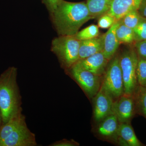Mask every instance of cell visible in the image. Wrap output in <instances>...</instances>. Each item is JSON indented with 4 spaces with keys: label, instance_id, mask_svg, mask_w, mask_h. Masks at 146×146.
<instances>
[{
    "label": "cell",
    "instance_id": "obj_4",
    "mask_svg": "<svg viewBox=\"0 0 146 146\" xmlns=\"http://www.w3.org/2000/svg\"><path fill=\"white\" fill-rule=\"evenodd\" d=\"M119 60L123 82L124 94L133 96L138 86L136 75L138 54L133 49L126 50L119 56Z\"/></svg>",
    "mask_w": 146,
    "mask_h": 146
},
{
    "label": "cell",
    "instance_id": "obj_22",
    "mask_svg": "<svg viewBox=\"0 0 146 146\" xmlns=\"http://www.w3.org/2000/svg\"><path fill=\"white\" fill-rule=\"evenodd\" d=\"M136 75L139 86H146V59L138 58Z\"/></svg>",
    "mask_w": 146,
    "mask_h": 146
},
{
    "label": "cell",
    "instance_id": "obj_10",
    "mask_svg": "<svg viewBox=\"0 0 146 146\" xmlns=\"http://www.w3.org/2000/svg\"><path fill=\"white\" fill-rule=\"evenodd\" d=\"M109 61L101 51L78 62L87 70L101 76L105 72Z\"/></svg>",
    "mask_w": 146,
    "mask_h": 146
},
{
    "label": "cell",
    "instance_id": "obj_13",
    "mask_svg": "<svg viewBox=\"0 0 146 146\" xmlns=\"http://www.w3.org/2000/svg\"><path fill=\"white\" fill-rule=\"evenodd\" d=\"M120 23V20L116 21L104 34L102 52L106 58L109 60L113 58L120 44L116 35V29Z\"/></svg>",
    "mask_w": 146,
    "mask_h": 146
},
{
    "label": "cell",
    "instance_id": "obj_19",
    "mask_svg": "<svg viewBox=\"0 0 146 146\" xmlns=\"http://www.w3.org/2000/svg\"><path fill=\"white\" fill-rule=\"evenodd\" d=\"M136 112L146 119V86H139L134 96Z\"/></svg>",
    "mask_w": 146,
    "mask_h": 146
},
{
    "label": "cell",
    "instance_id": "obj_12",
    "mask_svg": "<svg viewBox=\"0 0 146 146\" xmlns=\"http://www.w3.org/2000/svg\"><path fill=\"white\" fill-rule=\"evenodd\" d=\"M143 0H114L107 14L117 21L129 12L138 10Z\"/></svg>",
    "mask_w": 146,
    "mask_h": 146
},
{
    "label": "cell",
    "instance_id": "obj_25",
    "mask_svg": "<svg viewBox=\"0 0 146 146\" xmlns=\"http://www.w3.org/2000/svg\"><path fill=\"white\" fill-rule=\"evenodd\" d=\"M135 47L138 58L146 59V40L136 42Z\"/></svg>",
    "mask_w": 146,
    "mask_h": 146
},
{
    "label": "cell",
    "instance_id": "obj_16",
    "mask_svg": "<svg viewBox=\"0 0 146 146\" xmlns=\"http://www.w3.org/2000/svg\"><path fill=\"white\" fill-rule=\"evenodd\" d=\"M22 112H18L0 127V144L17 128L25 122V117Z\"/></svg>",
    "mask_w": 146,
    "mask_h": 146
},
{
    "label": "cell",
    "instance_id": "obj_23",
    "mask_svg": "<svg viewBox=\"0 0 146 146\" xmlns=\"http://www.w3.org/2000/svg\"><path fill=\"white\" fill-rule=\"evenodd\" d=\"M133 30L135 41L146 40V21L144 18Z\"/></svg>",
    "mask_w": 146,
    "mask_h": 146
},
{
    "label": "cell",
    "instance_id": "obj_3",
    "mask_svg": "<svg viewBox=\"0 0 146 146\" xmlns=\"http://www.w3.org/2000/svg\"><path fill=\"white\" fill-rule=\"evenodd\" d=\"M80 41L74 36H59L53 39L51 51L65 69H69L79 60Z\"/></svg>",
    "mask_w": 146,
    "mask_h": 146
},
{
    "label": "cell",
    "instance_id": "obj_30",
    "mask_svg": "<svg viewBox=\"0 0 146 146\" xmlns=\"http://www.w3.org/2000/svg\"><path fill=\"white\" fill-rule=\"evenodd\" d=\"M144 19H145V20H146V18H144Z\"/></svg>",
    "mask_w": 146,
    "mask_h": 146
},
{
    "label": "cell",
    "instance_id": "obj_17",
    "mask_svg": "<svg viewBox=\"0 0 146 146\" xmlns=\"http://www.w3.org/2000/svg\"><path fill=\"white\" fill-rule=\"evenodd\" d=\"M114 0H87L86 4L91 16L94 18L106 14Z\"/></svg>",
    "mask_w": 146,
    "mask_h": 146
},
{
    "label": "cell",
    "instance_id": "obj_6",
    "mask_svg": "<svg viewBox=\"0 0 146 146\" xmlns=\"http://www.w3.org/2000/svg\"><path fill=\"white\" fill-rule=\"evenodd\" d=\"M101 86L114 100L123 95V82L119 56L112 58L104 73Z\"/></svg>",
    "mask_w": 146,
    "mask_h": 146
},
{
    "label": "cell",
    "instance_id": "obj_15",
    "mask_svg": "<svg viewBox=\"0 0 146 146\" xmlns=\"http://www.w3.org/2000/svg\"><path fill=\"white\" fill-rule=\"evenodd\" d=\"M98 123L97 128V133L102 137L110 138L113 141L119 124L117 117L113 113Z\"/></svg>",
    "mask_w": 146,
    "mask_h": 146
},
{
    "label": "cell",
    "instance_id": "obj_9",
    "mask_svg": "<svg viewBox=\"0 0 146 146\" xmlns=\"http://www.w3.org/2000/svg\"><path fill=\"white\" fill-rule=\"evenodd\" d=\"M136 112L134 97L123 95L115 100L113 104V113L119 123H130Z\"/></svg>",
    "mask_w": 146,
    "mask_h": 146
},
{
    "label": "cell",
    "instance_id": "obj_24",
    "mask_svg": "<svg viewBox=\"0 0 146 146\" xmlns=\"http://www.w3.org/2000/svg\"><path fill=\"white\" fill-rule=\"evenodd\" d=\"M116 21L115 18L106 13L100 16L98 22V25L102 29L110 28Z\"/></svg>",
    "mask_w": 146,
    "mask_h": 146
},
{
    "label": "cell",
    "instance_id": "obj_14",
    "mask_svg": "<svg viewBox=\"0 0 146 146\" xmlns=\"http://www.w3.org/2000/svg\"><path fill=\"white\" fill-rule=\"evenodd\" d=\"M103 40L104 35H103L92 39L80 41L79 60L102 51Z\"/></svg>",
    "mask_w": 146,
    "mask_h": 146
},
{
    "label": "cell",
    "instance_id": "obj_21",
    "mask_svg": "<svg viewBox=\"0 0 146 146\" xmlns=\"http://www.w3.org/2000/svg\"><path fill=\"white\" fill-rule=\"evenodd\" d=\"M99 35V30L98 26L92 25L89 26L81 31H78L74 35L76 39L82 41L92 39L97 37Z\"/></svg>",
    "mask_w": 146,
    "mask_h": 146
},
{
    "label": "cell",
    "instance_id": "obj_7",
    "mask_svg": "<svg viewBox=\"0 0 146 146\" xmlns=\"http://www.w3.org/2000/svg\"><path fill=\"white\" fill-rule=\"evenodd\" d=\"M114 101L110 94L101 86L99 91L94 97V117L96 122L99 123L113 114Z\"/></svg>",
    "mask_w": 146,
    "mask_h": 146
},
{
    "label": "cell",
    "instance_id": "obj_27",
    "mask_svg": "<svg viewBox=\"0 0 146 146\" xmlns=\"http://www.w3.org/2000/svg\"><path fill=\"white\" fill-rule=\"evenodd\" d=\"M46 5L50 12L52 11L56 7L60 0H42Z\"/></svg>",
    "mask_w": 146,
    "mask_h": 146
},
{
    "label": "cell",
    "instance_id": "obj_5",
    "mask_svg": "<svg viewBox=\"0 0 146 146\" xmlns=\"http://www.w3.org/2000/svg\"><path fill=\"white\" fill-rule=\"evenodd\" d=\"M67 70L88 96L94 98L101 86V76L87 70L78 62Z\"/></svg>",
    "mask_w": 146,
    "mask_h": 146
},
{
    "label": "cell",
    "instance_id": "obj_11",
    "mask_svg": "<svg viewBox=\"0 0 146 146\" xmlns=\"http://www.w3.org/2000/svg\"><path fill=\"white\" fill-rule=\"evenodd\" d=\"M113 141L122 146L143 145L137 138L130 123H119L117 131Z\"/></svg>",
    "mask_w": 146,
    "mask_h": 146
},
{
    "label": "cell",
    "instance_id": "obj_20",
    "mask_svg": "<svg viewBox=\"0 0 146 146\" xmlns=\"http://www.w3.org/2000/svg\"><path fill=\"white\" fill-rule=\"evenodd\" d=\"M143 18L138 11L135 10L129 12L119 20L125 25L133 29L143 20Z\"/></svg>",
    "mask_w": 146,
    "mask_h": 146
},
{
    "label": "cell",
    "instance_id": "obj_28",
    "mask_svg": "<svg viewBox=\"0 0 146 146\" xmlns=\"http://www.w3.org/2000/svg\"><path fill=\"white\" fill-rule=\"evenodd\" d=\"M138 11L140 15L146 19V0H143Z\"/></svg>",
    "mask_w": 146,
    "mask_h": 146
},
{
    "label": "cell",
    "instance_id": "obj_26",
    "mask_svg": "<svg viewBox=\"0 0 146 146\" xmlns=\"http://www.w3.org/2000/svg\"><path fill=\"white\" fill-rule=\"evenodd\" d=\"M79 145V144L74 140L72 139L68 140L63 139L61 141H57L50 145L51 146H76Z\"/></svg>",
    "mask_w": 146,
    "mask_h": 146
},
{
    "label": "cell",
    "instance_id": "obj_18",
    "mask_svg": "<svg viewBox=\"0 0 146 146\" xmlns=\"http://www.w3.org/2000/svg\"><path fill=\"white\" fill-rule=\"evenodd\" d=\"M120 22L116 29V35L120 44H131L135 41L133 29L125 25L120 21Z\"/></svg>",
    "mask_w": 146,
    "mask_h": 146
},
{
    "label": "cell",
    "instance_id": "obj_1",
    "mask_svg": "<svg viewBox=\"0 0 146 146\" xmlns=\"http://www.w3.org/2000/svg\"><path fill=\"white\" fill-rule=\"evenodd\" d=\"M54 25L59 35L74 36L87 21L94 19L86 3H73L60 0L50 12Z\"/></svg>",
    "mask_w": 146,
    "mask_h": 146
},
{
    "label": "cell",
    "instance_id": "obj_8",
    "mask_svg": "<svg viewBox=\"0 0 146 146\" xmlns=\"http://www.w3.org/2000/svg\"><path fill=\"white\" fill-rule=\"evenodd\" d=\"M35 135L27 127L26 122L22 124L0 144V146H35Z\"/></svg>",
    "mask_w": 146,
    "mask_h": 146
},
{
    "label": "cell",
    "instance_id": "obj_29",
    "mask_svg": "<svg viewBox=\"0 0 146 146\" xmlns=\"http://www.w3.org/2000/svg\"><path fill=\"white\" fill-rule=\"evenodd\" d=\"M2 125V118L1 113L0 110V127Z\"/></svg>",
    "mask_w": 146,
    "mask_h": 146
},
{
    "label": "cell",
    "instance_id": "obj_2",
    "mask_svg": "<svg viewBox=\"0 0 146 146\" xmlns=\"http://www.w3.org/2000/svg\"><path fill=\"white\" fill-rule=\"evenodd\" d=\"M17 77V69L14 67H9L0 76V110L2 125L22 111Z\"/></svg>",
    "mask_w": 146,
    "mask_h": 146
}]
</instances>
